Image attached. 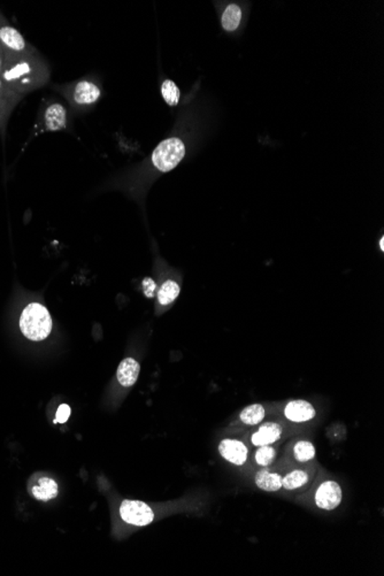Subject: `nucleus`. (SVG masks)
Wrapping results in <instances>:
<instances>
[{"instance_id":"obj_1","label":"nucleus","mask_w":384,"mask_h":576,"mask_svg":"<svg viewBox=\"0 0 384 576\" xmlns=\"http://www.w3.org/2000/svg\"><path fill=\"white\" fill-rule=\"evenodd\" d=\"M50 75L48 62L39 56L37 51L26 54L5 52V65L0 79L9 91L24 97L46 86Z\"/></svg>"},{"instance_id":"obj_2","label":"nucleus","mask_w":384,"mask_h":576,"mask_svg":"<svg viewBox=\"0 0 384 576\" xmlns=\"http://www.w3.org/2000/svg\"><path fill=\"white\" fill-rule=\"evenodd\" d=\"M20 329L28 340H43L51 334L52 319L46 308L39 303H31L21 314Z\"/></svg>"},{"instance_id":"obj_3","label":"nucleus","mask_w":384,"mask_h":576,"mask_svg":"<svg viewBox=\"0 0 384 576\" xmlns=\"http://www.w3.org/2000/svg\"><path fill=\"white\" fill-rule=\"evenodd\" d=\"M186 156V145L178 137L165 139L154 148L152 163L160 172H171Z\"/></svg>"},{"instance_id":"obj_4","label":"nucleus","mask_w":384,"mask_h":576,"mask_svg":"<svg viewBox=\"0 0 384 576\" xmlns=\"http://www.w3.org/2000/svg\"><path fill=\"white\" fill-rule=\"evenodd\" d=\"M56 90L67 98L71 106L79 108L92 106L101 97V88L91 80H79L62 88H56Z\"/></svg>"},{"instance_id":"obj_5","label":"nucleus","mask_w":384,"mask_h":576,"mask_svg":"<svg viewBox=\"0 0 384 576\" xmlns=\"http://www.w3.org/2000/svg\"><path fill=\"white\" fill-rule=\"evenodd\" d=\"M0 48L6 54H33L37 51L1 12H0Z\"/></svg>"},{"instance_id":"obj_6","label":"nucleus","mask_w":384,"mask_h":576,"mask_svg":"<svg viewBox=\"0 0 384 576\" xmlns=\"http://www.w3.org/2000/svg\"><path fill=\"white\" fill-rule=\"evenodd\" d=\"M67 122L69 118L66 107L58 101H54L41 107L36 128L39 127V131H64L67 127Z\"/></svg>"},{"instance_id":"obj_7","label":"nucleus","mask_w":384,"mask_h":576,"mask_svg":"<svg viewBox=\"0 0 384 576\" xmlns=\"http://www.w3.org/2000/svg\"><path fill=\"white\" fill-rule=\"evenodd\" d=\"M343 500V490L334 480L321 482L314 492L315 505L323 511H333L340 505Z\"/></svg>"},{"instance_id":"obj_8","label":"nucleus","mask_w":384,"mask_h":576,"mask_svg":"<svg viewBox=\"0 0 384 576\" xmlns=\"http://www.w3.org/2000/svg\"><path fill=\"white\" fill-rule=\"evenodd\" d=\"M120 515L124 522L136 527L148 526L154 519L152 508L139 500H123Z\"/></svg>"},{"instance_id":"obj_9","label":"nucleus","mask_w":384,"mask_h":576,"mask_svg":"<svg viewBox=\"0 0 384 576\" xmlns=\"http://www.w3.org/2000/svg\"><path fill=\"white\" fill-rule=\"evenodd\" d=\"M219 453L222 458L235 466H243L248 459V448L242 440L225 438L219 444Z\"/></svg>"},{"instance_id":"obj_10","label":"nucleus","mask_w":384,"mask_h":576,"mask_svg":"<svg viewBox=\"0 0 384 576\" xmlns=\"http://www.w3.org/2000/svg\"><path fill=\"white\" fill-rule=\"evenodd\" d=\"M283 438V427L278 423H266L251 435L250 442L256 448L263 445H274Z\"/></svg>"},{"instance_id":"obj_11","label":"nucleus","mask_w":384,"mask_h":576,"mask_svg":"<svg viewBox=\"0 0 384 576\" xmlns=\"http://www.w3.org/2000/svg\"><path fill=\"white\" fill-rule=\"evenodd\" d=\"M284 417L291 423H304L315 418V408L310 403L297 399L288 403L284 408Z\"/></svg>"},{"instance_id":"obj_12","label":"nucleus","mask_w":384,"mask_h":576,"mask_svg":"<svg viewBox=\"0 0 384 576\" xmlns=\"http://www.w3.org/2000/svg\"><path fill=\"white\" fill-rule=\"evenodd\" d=\"M282 476L278 472L268 470V467L258 470L254 475V483L261 490L278 492L282 489Z\"/></svg>"},{"instance_id":"obj_13","label":"nucleus","mask_w":384,"mask_h":576,"mask_svg":"<svg viewBox=\"0 0 384 576\" xmlns=\"http://www.w3.org/2000/svg\"><path fill=\"white\" fill-rule=\"evenodd\" d=\"M139 370H141V366H139L138 361L135 360L133 358H126L118 365V372H116L118 383L124 388L131 387L136 383Z\"/></svg>"},{"instance_id":"obj_14","label":"nucleus","mask_w":384,"mask_h":576,"mask_svg":"<svg viewBox=\"0 0 384 576\" xmlns=\"http://www.w3.org/2000/svg\"><path fill=\"white\" fill-rule=\"evenodd\" d=\"M310 476L306 470H293L282 476V489L295 491L310 483Z\"/></svg>"},{"instance_id":"obj_15","label":"nucleus","mask_w":384,"mask_h":576,"mask_svg":"<svg viewBox=\"0 0 384 576\" xmlns=\"http://www.w3.org/2000/svg\"><path fill=\"white\" fill-rule=\"evenodd\" d=\"M22 96L16 95L14 92L9 91L0 96V131H5L7 121L14 107L20 103Z\"/></svg>"},{"instance_id":"obj_16","label":"nucleus","mask_w":384,"mask_h":576,"mask_svg":"<svg viewBox=\"0 0 384 576\" xmlns=\"http://www.w3.org/2000/svg\"><path fill=\"white\" fill-rule=\"evenodd\" d=\"M31 492H33L34 497L37 498V500L46 502V500L56 498V495H58V485H56V482L54 481L52 479L43 478V479L39 480V482L36 483Z\"/></svg>"},{"instance_id":"obj_17","label":"nucleus","mask_w":384,"mask_h":576,"mask_svg":"<svg viewBox=\"0 0 384 576\" xmlns=\"http://www.w3.org/2000/svg\"><path fill=\"white\" fill-rule=\"evenodd\" d=\"M315 446L310 440H298L293 444V457L299 464H308L315 458Z\"/></svg>"},{"instance_id":"obj_18","label":"nucleus","mask_w":384,"mask_h":576,"mask_svg":"<svg viewBox=\"0 0 384 576\" xmlns=\"http://www.w3.org/2000/svg\"><path fill=\"white\" fill-rule=\"evenodd\" d=\"M265 415H266V410L263 405H248L241 412L240 420L244 425L252 427V425H258L263 423Z\"/></svg>"},{"instance_id":"obj_19","label":"nucleus","mask_w":384,"mask_h":576,"mask_svg":"<svg viewBox=\"0 0 384 576\" xmlns=\"http://www.w3.org/2000/svg\"><path fill=\"white\" fill-rule=\"evenodd\" d=\"M241 20H242V11L240 6L231 4L222 15V27L225 28L226 31H233L240 26Z\"/></svg>"},{"instance_id":"obj_20","label":"nucleus","mask_w":384,"mask_h":576,"mask_svg":"<svg viewBox=\"0 0 384 576\" xmlns=\"http://www.w3.org/2000/svg\"><path fill=\"white\" fill-rule=\"evenodd\" d=\"M278 457V449L273 445H263L257 448L254 453V463L261 468H266L274 464Z\"/></svg>"},{"instance_id":"obj_21","label":"nucleus","mask_w":384,"mask_h":576,"mask_svg":"<svg viewBox=\"0 0 384 576\" xmlns=\"http://www.w3.org/2000/svg\"><path fill=\"white\" fill-rule=\"evenodd\" d=\"M178 293H180L178 284L169 280L163 284V287L160 288L159 293H158V300L163 306L172 304L175 299L178 298Z\"/></svg>"},{"instance_id":"obj_22","label":"nucleus","mask_w":384,"mask_h":576,"mask_svg":"<svg viewBox=\"0 0 384 576\" xmlns=\"http://www.w3.org/2000/svg\"><path fill=\"white\" fill-rule=\"evenodd\" d=\"M161 95L163 101L169 106H176L180 103L181 92L178 86L172 80H166L161 86Z\"/></svg>"},{"instance_id":"obj_23","label":"nucleus","mask_w":384,"mask_h":576,"mask_svg":"<svg viewBox=\"0 0 384 576\" xmlns=\"http://www.w3.org/2000/svg\"><path fill=\"white\" fill-rule=\"evenodd\" d=\"M69 417H71V408H69V405H60L59 408H58V411H56V420H54V423H65L66 421L69 420Z\"/></svg>"},{"instance_id":"obj_24","label":"nucleus","mask_w":384,"mask_h":576,"mask_svg":"<svg viewBox=\"0 0 384 576\" xmlns=\"http://www.w3.org/2000/svg\"><path fill=\"white\" fill-rule=\"evenodd\" d=\"M143 289H144V293L148 298H152L156 295V289H157V284L154 283L153 280L152 278H145L144 281H143Z\"/></svg>"},{"instance_id":"obj_25","label":"nucleus","mask_w":384,"mask_h":576,"mask_svg":"<svg viewBox=\"0 0 384 576\" xmlns=\"http://www.w3.org/2000/svg\"><path fill=\"white\" fill-rule=\"evenodd\" d=\"M4 65H5V51L0 48V74L3 71Z\"/></svg>"},{"instance_id":"obj_26","label":"nucleus","mask_w":384,"mask_h":576,"mask_svg":"<svg viewBox=\"0 0 384 576\" xmlns=\"http://www.w3.org/2000/svg\"><path fill=\"white\" fill-rule=\"evenodd\" d=\"M9 91V90L6 89V86H5V84H4L3 81H1V79H0V96L4 95V94H6V92Z\"/></svg>"},{"instance_id":"obj_27","label":"nucleus","mask_w":384,"mask_h":576,"mask_svg":"<svg viewBox=\"0 0 384 576\" xmlns=\"http://www.w3.org/2000/svg\"><path fill=\"white\" fill-rule=\"evenodd\" d=\"M380 248H381L382 251H384V237H382L381 240H380Z\"/></svg>"}]
</instances>
